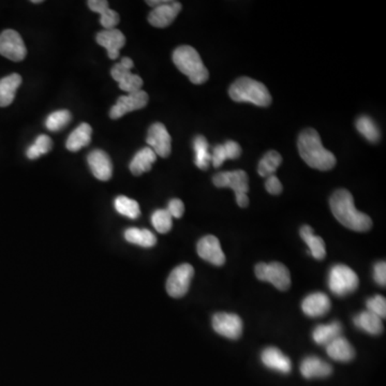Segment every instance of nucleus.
I'll use <instances>...</instances> for the list:
<instances>
[{"label": "nucleus", "mask_w": 386, "mask_h": 386, "mask_svg": "<svg viewBox=\"0 0 386 386\" xmlns=\"http://www.w3.org/2000/svg\"><path fill=\"white\" fill-rule=\"evenodd\" d=\"M329 206L335 218L343 227L356 232H367L371 229V218L356 210L354 199L346 189H339L333 193L329 199Z\"/></svg>", "instance_id": "f257e3e1"}, {"label": "nucleus", "mask_w": 386, "mask_h": 386, "mask_svg": "<svg viewBox=\"0 0 386 386\" xmlns=\"http://www.w3.org/2000/svg\"><path fill=\"white\" fill-rule=\"evenodd\" d=\"M297 147L302 159L313 169L329 171L336 165V157L324 148L315 129L308 128L300 132Z\"/></svg>", "instance_id": "f03ea898"}, {"label": "nucleus", "mask_w": 386, "mask_h": 386, "mask_svg": "<svg viewBox=\"0 0 386 386\" xmlns=\"http://www.w3.org/2000/svg\"><path fill=\"white\" fill-rule=\"evenodd\" d=\"M173 62L177 69L189 77L191 83H205L210 77L208 68L203 64L202 58L192 46H181L173 53Z\"/></svg>", "instance_id": "7ed1b4c3"}, {"label": "nucleus", "mask_w": 386, "mask_h": 386, "mask_svg": "<svg viewBox=\"0 0 386 386\" xmlns=\"http://www.w3.org/2000/svg\"><path fill=\"white\" fill-rule=\"evenodd\" d=\"M232 100L236 102H250L257 107H268L272 103V95L266 86L250 77H239L229 89Z\"/></svg>", "instance_id": "20e7f679"}, {"label": "nucleus", "mask_w": 386, "mask_h": 386, "mask_svg": "<svg viewBox=\"0 0 386 386\" xmlns=\"http://www.w3.org/2000/svg\"><path fill=\"white\" fill-rule=\"evenodd\" d=\"M358 276L356 273L344 264H337L331 267L329 274V288L334 295L343 297L356 291L358 286Z\"/></svg>", "instance_id": "39448f33"}, {"label": "nucleus", "mask_w": 386, "mask_h": 386, "mask_svg": "<svg viewBox=\"0 0 386 386\" xmlns=\"http://www.w3.org/2000/svg\"><path fill=\"white\" fill-rule=\"evenodd\" d=\"M255 276L261 282H270L280 291H286L291 286V275L282 263H259L255 266Z\"/></svg>", "instance_id": "423d86ee"}, {"label": "nucleus", "mask_w": 386, "mask_h": 386, "mask_svg": "<svg viewBox=\"0 0 386 386\" xmlns=\"http://www.w3.org/2000/svg\"><path fill=\"white\" fill-rule=\"evenodd\" d=\"M134 60L131 58L124 57L120 64H115L111 70V75L118 83L120 89L127 93L141 91L143 80L131 72L134 68Z\"/></svg>", "instance_id": "0eeeda50"}, {"label": "nucleus", "mask_w": 386, "mask_h": 386, "mask_svg": "<svg viewBox=\"0 0 386 386\" xmlns=\"http://www.w3.org/2000/svg\"><path fill=\"white\" fill-rule=\"evenodd\" d=\"M194 276V270L188 263L179 265L172 270L167 280V292L174 298L186 295Z\"/></svg>", "instance_id": "6e6552de"}, {"label": "nucleus", "mask_w": 386, "mask_h": 386, "mask_svg": "<svg viewBox=\"0 0 386 386\" xmlns=\"http://www.w3.org/2000/svg\"><path fill=\"white\" fill-rule=\"evenodd\" d=\"M26 54L24 41L17 31L7 29L0 34V55L12 62H21Z\"/></svg>", "instance_id": "1a4fd4ad"}, {"label": "nucleus", "mask_w": 386, "mask_h": 386, "mask_svg": "<svg viewBox=\"0 0 386 386\" xmlns=\"http://www.w3.org/2000/svg\"><path fill=\"white\" fill-rule=\"evenodd\" d=\"M212 329L217 334L236 340L243 334V320L234 313H216L212 317Z\"/></svg>", "instance_id": "9d476101"}, {"label": "nucleus", "mask_w": 386, "mask_h": 386, "mask_svg": "<svg viewBox=\"0 0 386 386\" xmlns=\"http://www.w3.org/2000/svg\"><path fill=\"white\" fill-rule=\"evenodd\" d=\"M212 183L218 188H231L235 196L247 194L249 191L248 175L243 169L232 172H220L212 177Z\"/></svg>", "instance_id": "9b49d317"}, {"label": "nucleus", "mask_w": 386, "mask_h": 386, "mask_svg": "<svg viewBox=\"0 0 386 386\" xmlns=\"http://www.w3.org/2000/svg\"><path fill=\"white\" fill-rule=\"evenodd\" d=\"M149 97L144 91H134L126 95H122L117 100L116 104L111 109L110 117L112 120H118L127 113L141 110L147 105Z\"/></svg>", "instance_id": "f8f14e48"}, {"label": "nucleus", "mask_w": 386, "mask_h": 386, "mask_svg": "<svg viewBox=\"0 0 386 386\" xmlns=\"http://www.w3.org/2000/svg\"><path fill=\"white\" fill-rule=\"evenodd\" d=\"M146 141H147L149 148H151L154 153L159 157L167 158L171 154V136L167 132L165 125L161 122H156L150 126Z\"/></svg>", "instance_id": "ddd939ff"}, {"label": "nucleus", "mask_w": 386, "mask_h": 386, "mask_svg": "<svg viewBox=\"0 0 386 386\" xmlns=\"http://www.w3.org/2000/svg\"><path fill=\"white\" fill-rule=\"evenodd\" d=\"M199 257L210 264L222 266L226 263V255L221 249L219 239L214 235H206L196 246Z\"/></svg>", "instance_id": "4468645a"}, {"label": "nucleus", "mask_w": 386, "mask_h": 386, "mask_svg": "<svg viewBox=\"0 0 386 386\" xmlns=\"http://www.w3.org/2000/svg\"><path fill=\"white\" fill-rule=\"evenodd\" d=\"M181 10V3L178 1H165L163 5L154 8L148 15L150 25L158 28H165L174 21Z\"/></svg>", "instance_id": "2eb2a0df"}, {"label": "nucleus", "mask_w": 386, "mask_h": 386, "mask_svg": "<svg viewBox=\"0 0 386 386\" xmlns=\"http://www.w3.org/2000/svg\"><path fill=\"white\" fill-rule=\"evenodd\" d=\"M97 43L107 50V55L111 59H117L120 50L126 44V37L118 29H105L97 35Z\"/></svg>", "instance_id": "dca6fc26"}, {"label": "nucleus", "mask_w": 386, "mask_h": 386, "mask_svg": "<svg viewBox=\"0 0 386 386\" xmlns=\"http://www.w3.org/2000/svg\"><path fill=\"white\" fill-rule=\"evenodd\" d=\"M93 176L99 181H107L112 177L113 163L110 156L101 149L93 150L87 158Z\"/></svg>", "instance_id": "f3484780"}, {"label": "nucleus", "mask_w": 386, "mask_h": 386, "mask_svg": "<svg viewBox=\"0 0 386 386\" xmlns=\"http://www.w3.org/2000/svg\"><path fill=\"white\" fill-rule=\"evenodd\" d=\"M331 308L329 296L322 292L309 294L304 298L302 309L306 315L310 318H319L327 315Z\"/></svg>", "instance_id": "a211bd4d"}, {"label": "nucleus", "mask_w": 386, "mask_h": 386, "mask_svg": "<svg viewBox=\"0 0 386 386\" xmlns=\"http://www.w3.org/2000/svg\"><path fill=\"white\" fill-rule=\"evenodd\" d=\"M261 360L263 364L270 369L275 371L282 372V374H290L292 370V362L288 356H284V353L279 349L270 347L265 349L261 354Z\"/></svg>", "instance_id": "6ab92c4d"}, {"label": "nucleus", "mask_w": 386, "mask_h": 386, "mask_svg": "<svg viewBox=\"0 0 386 386\" xmlns=\"http://www.w3.org/2000/svg\"><path fill=\"white\" fill-rule=\"evenodd\" d=\"M333 372V368L329 362L317 356H308L300 364V374L306 379L315 378H327Z\"/></svg>", "instance_id": "aec40b11"}, {"label": "nucleus", "mask_w": 386, "mask_h": 386, "mask_svg": "<svg viewBox=\"0 0 386 386\" xmlns=\"http://www.w3.org/2000/svg\"><path fill=\"white\" fill-rule=\"evenodd\" d=\"M327 356L337 362H348L356 358V350L343 337H338L327 346Z\"/></svg>", "instance_id": "412c9836"}, {"label": "nucleus", "mask_w": 386, "mask_h": 386, "mask_svg": "<svg viewBox=\"0 0 386 386\" xmlns=\"http://www.w3.org/2000/svg\"><path fill=\"white\" fill-rule=\"evenodd\" d=\"M87 5L91 11L100 15V24L105 29L115 28L120 23V15L114 10L110 9L107 0H89Z\"/></svg>", "instance_id": "4be33fe9"}, {"label": "nucleus", "mask_w": 386, "mask_h": 386, "mask_svg": "<svg viewBox=\"0 0 386 386\" xmlns=\"http://www.w3.org/2000/svg\"><path fill=\"white\" fill-rule=\"evenodd\" d=\"M241 155V147L234 141H227L223 145L214 146L212 154V163L214 167H220L228 159H239Z\"/></svg>", "instance_id": "5701e85b"}, {"label": "nucleus", "mask_w": 386, "mask_h": 386, "mask_svg": "<svg viewBox=\"0 0 386 386\" xmlns=\"http://www.w3.org/2000/svg\"><path fill=\"white\" fill-rule=\"evenodd\" d=\"M21 84V77L17 73L10 74L0 80V107H6L13 102Z\"/></svg>", "instance_id": "b1692460"}, {"label": "nucleus", "mask_w": 386, "mask_h": 386, "mask_svg": "<svg viewBox=\"0 0 386 386\" xmlns=\"http://www.w3.org/2000/svg\"><path fill=\"white\" fill-rule=\"evenodd\" d=\"M300 234L302 239L307 243L309 252L315 260H323L327 255V249H325V243L322 237L315 235L313 228L309 226L302 227Z\"/></svg>", "instance_id": "393cba45"}, {"label": "nucleus", "mask_w": 386, "mask_h": 386, "mask_svg": "<svg viewBox=\"0 0 386 386\" xmlns=\"http://www.w3.org/2000/svg\"><path fill=\"white\" fill-rule=\"evenodd\" d=\"M157 155L154 153V150L149 147L142 148L138 150L130 163V171L136 176L144 174L146 172L151 169V165L156 163Z\"/></svg>", "instance_id": "a878e982"}, {"label": "nucleus", "mask_w": 386, "mask_h": 386, "mask_svg": "<svg viewBox=\"0 0 386 386\" xmlns=\"http://www.w3.org/2000/svg\"><path fill=\"white\" fill-rule=\"evenodd\" d=\"M342 327L340 322H331L329 324L318 325L313 331V338L319 346H329L331 341L340 337Z\"/></svg>", "instance_id": "bb28decb"}, {"label": "nucleus", "mask_w": 386, "mask_h": 386, "mask_svg": "<svg viewBox=\"0 0 386 386\" xmlns=\"http://www.w3.org/2000/svg\"><path fill=\"white\" fill-rule=\"evenodd\" d=\"M353 322L358 329L366 331L370 335H380L384 329L381 318L374 315L368 310L356 315L353 319Z\"/></svg>", "instance_id": "cd10ccee"}, {"label": "nucleus", "mask_w": 386, "mask_h": 386, "mask_svg": "<svg viewBox=\"0 0 386 386\" xmlns=\"http://www.w3.org/2000/svg\"><path fill=\"white\" fill-rule=\"evenodd\" d=\"M91 134H93L91 127L83 122L70 134L66 147L70 151H79L85 146L89 145L91 141Z\"/></svg>", "instance_id": "c85d7f7f"}, {"label": "nucleus", "mask_w": 386, "mask_h": 386, "mask_svg": "<svg viewBox=\"0 0 386 386\" xmlns=\"http://www.w3.org/2000/svg\"><path fill=\"white\" fill-rule=\"evenodd\" d=\"M125 239L129 243L134 245L141 246L145 248H150L157 243L155 234L147 229H138V228H130L125 231Z\"/></svg>", "instance_id": "c756f323"}, {"label": "nucleus", "mask_w": 386, "mask_h": 386, "mask_svg": "<svg viewBox=\"0 0 386 386\" xmlns=\"http://www.w3.org/2000/svg\"><path fill=\"white\" fill-rule=\"evenodd\" d=\"M194 149V163L200 169H208L212 163V154L210 153V144L204 136H198L193 140Z\"/></svg>", "instance_id": "7c9ffc66"}, {"label": "nucleus", "mask_w": 386, "mask_h": 386, "mask_svg": "<svg viewBox=\"0 0 386 386\" xmlns=\"http://www.w3.org/2000/svg\"><path fill=\"white\" fill-rule=\"evenodd\" d=\"M282 163V157L276 150L267 151L257 165V173L262 177H268L274 175Z\"/></svg>", "instance_id": "2f4dec72"}, {"label": "nucleus", "mask_w": 386, "mask_h": 386, "mask_svg": "<svg viewBox=\"0 0 386 386\" xmlns=\"http://www.w3.org/2000/svg\"><path fill=\"white\" fill-rule=\"evenodd\" d=\"M115 210L118 214L130 219H138L141 216L140 205L136 200L125 196H117L114 202Z\"/></svg>", "instance_id": "473e14b6"}, {"label": "nucleus", "mask_w": 386, "mask_h": 386, "mask_svg": "<svg viewBox=\"0 0 386 386\" xmlns=\"http://www.w3.org/2000/svg\"><path fill=\"white\" fill-rule=\"evenodd\" d=\"M356 126L358 132L370 143H377L379 141L381 134H380L377 124L370 117L360 116L356 122Z\"/></svg>", "instance_id": "72a5a7b5"}, {"label": "nucleus", "mask_w": 386, "mask_h": 386, "mask_svg": "<svg viewBox=\"0 0 386 386\" xmlns=\"http://www.w3.org/2000/svg\"><path fill=\"white\" fill-rule=\"evenodd\" d=\"M53 142L50 136L46 134H41L36 138V141L33 145L29 146L27 149V157L30 160L38 159L41 156L46 155L52 149Z\"/></svg>", "instance_id": "f704fd0d"}, {"label": "nucleus", "mask_w": 386, "mask_h": 386, "mask_svg": "<svg viewBox=\"0 0 386 386\" xmlns=\"http://www.w3.org/2000/svg\"><path fill=\"white\" fill-rule=\"evenodd\" d=\"M71 120L72 115L69 111H56V112L52 113V114L46 118V127L50 131H60L64 127L68 126V124L71 122Z\"/></svg>", "instance_id": "c9c22d12"}, {"label": "nucleus", "mask_w": 386, "mask_h": 386, "mask_svg": "<svg viewBox=\"0 0 386 386\" xmlns=\"http://www.w3.org/2000/svg\"><path fill=\"white\" fill-rule=\"evenodd\" d=\"M151 223L159 233L165 234L171 231L173 218L167 210H158L151 214Z\"/></svg>", "instance_id": "e433bc0d"}, {"label": "nucleus", "mask_w": 386, "mask_h": 386, "mask_svg": "<svg viewBox=\"0 0 386 386\" xmlns=\"http://www.w3.org/2000/svg\"><path fill=\"white\" fill-rule=\"evenodd\" d=\"M368 311L378 315L381 319H385L386 317V300L384 296L376 295L370 297L366 303Z\"/></svg>", "instance_id": "4c0bfd02"}, {"label": "nucleus", "mask_w": 386, "mask_h": 386, "mask_svg": "<svg viewBox=\"0 0 386 386\" xmlns=\"http://www.w3.org/2000/svg\"><path fill=\"white\" fill-rule=\"evenodd\" d=\"M167 210L171 214L172 218L179 219V218L183 217L185 212L184 203L179 199H173V200L169 201Z\"/></svg>", "instance_id": "58836bf2"}, {"label": "nucleus", "mask_w": 386, "mask_h": 386, "mask_svg": "<svg viewBox=\"0 0 386 386\" xmlns=\"http://www.w3.org/2000/svg\"><path fill=\"white\" fill-rule=\"evenodd\" d=\"M265 188H266L267 192L274 194V196L280 194L284 189L282 181H279L275 175L267 177L266 181H265Z\"/></svg>", "instance_id": "ea45409f"}, {"label": "nucleus", "mask_w": 386, "mask_h": 386, "mask_svg": "<svg viewBox=\"0 0 386 386\" xmlns=\"http://www.w3.org/2000/svg\"><path fill=\"white\" fill-rule=\"evenodd\" d=\"M374 279L379 286H385L386 284V264L384 261L378 262L374 267Z\"/></svg>", "instance_id": "a19ab883"}, {"label": "nucleus", "mask_w": 386, "mask_h": 386, "mask_svg": "<svg viewBox=\"0 0 386 386\" xmlns=\"http://www.w3.org/2000/svg\"><path fill=\"white\" fill-rule=\"evenodd\" d=\"M236 202L239 204V208H247L249 205V198L247 194H239L236 196Z\"/></svg>", "instance_id": "79ce46f5"}, {"label": "nucleus", "mask_w": 386, "mask_h": 386, "mask_svg": "<svg viewBox=\"0 0 386 386\" xmlns=\"http://www.w3.org/2000/svg\"><path fill=\"white\" fill-rule=\"evenodd\" d=\"M33 3H42V1H41V0H34V1H33Z\"/></svg>", "instance_id": "37998d69"}]
</instances>
